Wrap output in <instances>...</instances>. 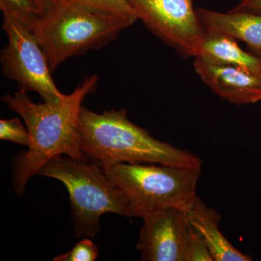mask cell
I'll list each match as a JSON object with an SVG mask.
<instances>
[{
  "instance_id": "e0dca14e",
  "label": "cell",
  "mask_w": 261,
  "mask_h": 261,
  "mask_svg": "<svg viewBox=\"0 0 261 261\" xmlns=\"http://www.w3.org/2000/svg\"><path fill=\"white\" fill-rule=\"evenodd\" d=\"M186 261H214L208 248L192 227L187 245Z\"/></svg>"
},
{
  "instance_id": "5bb4252c",
  "label": "cell",
  "mask_w": 261,
  "mask_h": 261,
  "mask_svg": "<svg viewBox=\"0 0 261 261\" xmlns=\"http://www.w3.org/2000/svg\"><path fill=\"white\" fill-rule=\"evenodd\" d=\"M0 9L3 15L15 18L32 32L39 18L32 0H0Z\"/></svg>"
},
{
  "instance_id": "52a82bcc",
  "label": "cell",
  "mask_w": 261,
  "mask_h": 261,
  "mask_svg": "<svg viewBox=\"0 0 261 261\" xmlns=\"http://www.w3.org/2000/svg\"><path fill=\"white\" fill-rule=\"evenodd\" d=\"M139 20L185 58L197 56L205 30L192 0H128Z\"/></svg>"
},
{
  "instance_id": "277c9868",
  "label": "cell",
  "mask_w": 261,
  "mask_h": 261,
  "mask_svg": "<svg viewBox=\"0 0 261 261\" xmlns=\"http://www.w3.org/2000/svg\"><path fill=\"white\" fill-rule=\"evenodd\" d=\"M37 175L55 178L66 187L77 238L97 236L103 214L111 213L129 218L123 192L102 168L93 163L58 155L48 161Z\"/></svg>"
},
{
  "instance_id": "7a4b0ae2",
  "label": "cell",
  "mask_w": 261,
  "mask_h": 261,
  "mask_svg": "<svg viewBox=\"0 0 261 261\" xmlns=\"http://www.w3.org/2000/svg\"><path fill=\"white\" fill-rule=\"evenodd\" d=\"M79 137L85 159L102 168L118 163L202 167L198 156L156 140L147 130L130 121L123 109L99 114L82 106Z\"/></svg>"
},
{
  "instance_id": "7c38bea8",
  "label": "cell",
  "mask_w": 261,
  "mask_h": 261,
  "mask_svg": "<svg viewBox=\"0 0 261 261\" xmlns=\"http://www.w3.org/2000/svg\"><path fill=\"white\" fill-rule=\"evenodd\" d=\"M195 59L212 64L234 65L261 73V56L243 50L237 39L222 33L205 32Z\"/></svg>"
},
{
  "instance_id": "d6986e66",
  "label": "cell",
  "mask_w": 261,
  "mask_h": 261,
  "mask_svg": "<svg viewBox=\"0 0 261 261\" xmlns=\"http://www.w3.org/2000/svg\"><path fill=\"white\" fill-rule=\"evenodd\" d=\"M234 10L261 11V0H241Z\"/></svg>"
},
{
  "instance_id": "ba28073f",
  "label": "cell",
  "mask_w": 261,
  "mask_h": 261,
  "mask_svg": "<svg viewBox=\"0 0 261 261\" xmlns=\"http://www.w3.org/2000/svg\"><path fill=\"white\" fill-rule=\"evenodd\" d=\"M137 248L144 261H186L191 227L185 211L168 208L145 216Z\"/></svg>"
},
{
  "instance_id": "6da1fadb",
  "label": "cell",
  "mask_w": 261,
  "mask_h": 261,
  "mask_svg": "<svg viewBox=\"0 0 261 261\" xmlns=\"http://www.w3.org/2000/svg\"><path fill=\"white\" fill-rule=\"evenodd\" d=\"M98 81L97 74L87 75L71 94L54 104H36L21 90L2 97L7 107L21 117L29 135L28 150L13 161L15 195H23L29 180L56 156L87 160L80 148L79 121L82 102L95 90Z\"/></svg>"
},
{
  "instance_id": "3957f363",
  "label": "cell",
  "mask_w": 261,
  "mask_h": 261,
  "mask_svg": "<svg viewBox=\"0 0 261 261\" xmlns=\"http://www.w3.org/2000/svg\"><path fill=\"white\" fill-rule=\"evenodd\" d=\"M102 169L125 195L129 218L144 219L164 209L188 211L197 197L202 167L118 163Z\"/></svg>"
},
{
  "instance_id": "9c48e42d",
  "label": "cell",
  "mask_w": 261,
  "mask_h": 261,
  "mask_svg": "<svg viewBox=\"0 0 261 261\" xmlns=\"http://www.w3.org/2000/svg\"><path fill=\"white\" fill-rule=\"evenodd\" d=\"M194 68L202 82L225 100L237 106L261 102V73L198 59H195Z\"/></svg>"
},
{
  "instance_id": "30bf717a",
  "label": "cell",
  "mask_w": 261,
  "mask_h": 261,
  "mask_svg": "<svg viewBox=\"0 0 261 261\" xmlns=\"http://www.w3.org/2000/svg\"><path fill=\"white\" fill-rule=\"evenodd\" d=\"M189 224L208 248L214 261H250L251 257L233 246L220 230L221 216L197 197L185 212Z\"/></svg>"
},
{
  "instance_id": "8992f818",
  "label": "cell",
  "mask_w": 261,
  "mask_h": 261,
  "mask_svg": "<svg viewBox=\"0 0 261 261\" xmlns=\"http://www.w3.org/2000/svg\"><path fill=\"white\" fill-rule=\"evenodd\" d=\"M3 29L8 44L0 56L2 71L18 84L19 90L37 92L44 102L58 103L62 93L51 76L47 58L32 31L8 15H3Z\"/></svg>"
},
{
  "instance_id": "8fae6325",
  "label": "cell",
  "mask_w": 261,
  "mask_h": 261,
  "mask_svg": "<svg viewBox=\"0 0 261 261\" xmlns=\"http://www.w3.org/2000/svg\"><path fill=\"white\" fill-rule=\"evenodd\" d=\"M196 11L205 32L222 33L242 41L261 56V15L234 9L228 13L204 8Z\"/></svg>"
},
{
  "instance_id": "5b68a950",
  "label": "cell",
  "mask_w": 261,
  "mask_h": 261,
  "mask_svg": "<svg viewBox=\"0 0 261 261\" xmlns=\"http://www.w3.org/2000/svg\"><path fill=\"white\" fill-rule=\"evenodd\" d=\"M130 27L112 15L64 3L39 18L33 32L53 73L70 58L105 47Z\"/></svg>"
},
{
  "instance_id": "2e32d148",
  "label": "cell",
  "mask_w": 261,
  "mask_h": 261,
  "mask_svg": "<svg viewBox=\"0 0 261 261\" xmlns=\"http://www.w3.org/2000/svg\"><path fill=\"white\" fill-rule=\"evenodd\" d=\"M0 140L9 141L18 145H29L28 130L22 125L19 118L2 119L0 121Z\"/></svg>"
},
{
  "instance_id": "ac0fdd59",
  "label": "cell",
  "mask_w": 261,
  "mask_h": 261,
  "mask_svg": "<svg viewBox=\"0 0 261 261\" xmlns=\"http://www.w3.org/2000/svg\"><path fill=\"white\" fill-rule=\"evenodd\" d=\"M39 18L44 17L55 8L64 4L65 0H32Z\"/></svg>"
},
{
  "instance_id": "4fadbf2b",
  "label": "cell",
  "mask_w": 261,
  "mask_h": 261,
  "mask_svg": "<svg viewBox=\"0 0 261 261\" xmlns=\"http://www.w3.org/2000/svg\"><path fill=\"white\" fill-rule=\"evenodd\" d=\"M65 3L80 5L94 11L112 15L124 20L130 25L139 20L128 0H65Z\"/></svg>"
},
{
  "instance_id": "9a60e30c",
  "label": "cell",
  "mask_w": 261,
  "mask_h": 261,
  "mask_svg": "<svg viewBox=\"0 0 261 261\" xmlns=\"http://www.w3.org/2000/svg\"><path fill=\"white\" fill-rule=\"evenodd\" d=\"M99 255V249L89 238L81 240L70 251L54 257V261H94Z\"/></svg>"
}]
</instances>
